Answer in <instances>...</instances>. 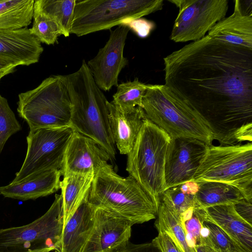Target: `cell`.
I'll use <instances>...</instances> for the list:
<instances>
[{
    "label": "cell",
    "instance_id": "6da1fadb",
    "mask_svg": "<svg viewBox=\"0 0 252 252\" xmlns=\"http://www.w3.org/2000/svg\"><path fill=\"white\" fill-rule=\"evenodd\" d=\"M165 85L201 115L221 145L252 140V49L207 34L163 58Z\"/></svg>",
    "mask_w": 252,
    "mask_h": 252
},
{
    "label": "cell",
    "instance_id": "7a4b0ae2",
    "mask_svg": "<svg viewBox=\"0 0 252 252\" xmlns=\"http://www.w3.org/2000/svg\"><path fill=\"white\" fill-rule=\"evenodd\" d=\"M71 102L70 127L95 141L110 159L116 155L109 120L108 100L83 60L75 72L63 75Z\"/></svg>",
    "mask_w": 252,
    "mask_h": 252
},
{
    "label": "cell",
    "instance_id": "3957f363",
    "mask_svg": "<svg viewBox=\"0 0 252 252\" xmlns=\"http://www.w3.org/2000/svg\"><path fill=\"white\" fill-rule=\"evenodd\" d=\"M94 208L121 217L133 225L157 218L158 206L131 176L118 175L113 166L104 164L94 175L87 198Z\"/></svg>",
    "mask_w": 252,
    "mask_h": 252
},
{
    "label": "cell",
    "instance_id": "277c9868",
    "mask_svg": "<svg viewBox=\"0 0 252 252\" xmlns=\"http://www.w3.org/2000/svg\"><path fill=\"white\" fill-rule=\"evenodd\" d=\"M142 108L147 118L171 139L190 138L212 144V132L201 115L165 85L147 84Z\"/></svg>",
    "mask_w": 252,
    "mask_h": 252
},
{
    "label": "cell",
    "instance_id": "5b68a950",
    "mask_svg": "<svg viewBox=\"0 0 252 252\" xmlns=\"http://www.w3.org/2000/svg\"><path fill=\"white\" fill-rule=\"evenodd\" d=\"M171 138L147 118L131 150L126 170L158 206L165 190V166Z\"/></svg>",
    "mask_w": 252,
    "mask_h": 252
},
{
    "label": "cell",
    "instance_id": "8992f818",
    "mask_svg": "<svg viewBox=\"0 0 252 252\" xmlns=\"http://www.w3.org/2000/svg\"><path fill=\"white\" fill-rule=\"evenodd\" d=\"M163 0H76L70 34L82 36L160 10Z\"/></svg>",
    "mask_w": 252,
    "mask_h": 252
},
{
    "label": "cell",
    "instance_id": "52a82bcc",
    "mask_svg": "<svg viewBox=\"0 0 252 252\" xmlns=\"http://www.w3.org/2000/svg\"><path fill=\"white\" fill-rule=\"evenodd\" d=\"M17 112L30 130L70 127L71 102L63 75H52L18 94Z\"/></svg>",
    "mask_w": 252,
    "mask_h": 252
},
{
    "label": "cell",
    "instance_id": "ba28073f",
    "mask_svg": "<svg viewBox=\"0 0 252 252\" xmlns=\"http://www.w3.org/2000/svg\"><path fill=\"white\" fill-rule=\"evenodd\" d=\"M195 182L209 181L231 185L252 202V144L208 145L193 176Z\"/></svg>",
    "mask_w": 252,
    "mask_h": 252
},
{
    "label": "cell",
    "instance_id": "9c48e42d",
    "mask_svg": "<svg viewBox=\"0 0 252 252\" xmlns=\"http://www.w3.org/2000/svg\"><path fill=\"white\" fill-rule=\"evenodd\" d=\"M63 225L62 198L56 194L48 211L28 224L0 229V252H50L60 244Z\"/></svg>",
    "mask_w": 252,
    "mask_h": 252
},
{
    "label": "cell",
    "instance_id": "30bf717a",
    "mask_svg": "<svg viewBox=\"0 0 252 252\" xmlns=\"http://www.w3.org/2000/svg\"><path fill=\"white\" fill-rule=\"evenodd\" d=\"M73 132L70 127L30 130L25 160L10 183H18L49 170H60Z\"/></svg>",
    "mask_w": 252,
    "mask_h": 252
},
{
    "label": "cell",
    "instance_id": "8fae6325",
    "mask_svg": "<svg viewBox=\"0 0 252 252\" xmlns=\"http://www.w3.org/2000/svg\"><path fill=\"white\" fill-rule=\"evenodd\" d=\"M178 8L170 36L175 42L198 40L225 17L227 0H169Z\"/></svg>",
    "mask_w": 252,
    "mask_h": 252
},
{
    "label": "cell",
    "instance_id": "7c38bea8",
    "mask_svg": "<svg viewBox=\"0 0 252 252\" xmlns=\"http://www.w3.org/2000/svg\"><path fill=\"white\" fill-rule=\"evenodd\" d=\"M129 31V28L124 25L111 31L105 45L87 63L95 84L101 91H109L118 85L119 74L128 63L124 57V50Z\"/></svg>",
    "mask_w": 252,
    "mask_h": 252
},
{
    "label": "cell",
    "instance_id": "4fadbf2b",
    "mask_svg": "<svg viewBox=\"0 0 252 252\" xmlns=\"http://www.w3.org/2000/svg\"><path fill=\"white\" fill-rule=\"evenodd\" d=\"M207 145L194 138L171 139L165 166V190L192 181Z\"/></svg>",
    "mask_w": 252,
    "mask_h": 252
},
{
    "label": "cell",
    "instance_id": "5bb4252c",
    "mask_svg": "<svg viewBox=\"0 0 252 252\" xmlns=\"http://www.w3.org/2000/svg\"><path fill=\"white\" fill-rule=\"evenodd\" d=\"M131 222L100 208H95L94 226L83 252H119L129 242Z\"/></svg>",
    "mask_w": 252,
    "mask_h": 252
},
{
    "label": "cell",
    "instance_id": "9a60e30c",
    "mask_svg": "<svg viewBox=\"0 0 252 252\" xmlns=\"http://www.w3.org/2000/svg\"><path fill=\"white\" fill-rule=\"evenodd\" d=\"M109 159L108 154L95 141L74 131L64 153L62 176L89 172L95 175Z\"/></svg>",
    "mask_w": 252,
    "mask_h": 252
},
{
    "label": "cell",
    "instance_id": "2e32d148",
    "mask_svg": "<svg viewBox=\"0 0 252 252\" xmlns=\"http://www.w3.org/2000/svg\"><path fill=\"white\" fill-rule=\"evenodd\" d=\"M28 28L0 30V61L18 65L37 63L43 51Z\"/></svg>",
    "mask_w": 252,
    "mask_h": 252
},
{
    "label": "cell",
    "instance_id": "e0dca14e",
    "mask_svg": "<svg viewBox=\"0 0 252 252\" xmlns=\"http://www.w3.org/2000/svg\"><path fill=\"white\" fill-rule=\"evenodd\" d=\"M112 138L120 154L127 155L136 142L141 127L147 119L143 108L137 106L123 111L112 102L107 103Z\"/></svg>",
    "mask_w": 252,
    "mask_h": 252
},
{
    "label": "cell",
    "instance_id": "ac0fdd59",
    "mask_svg": "<svg viewBox=\"0 0 252 252\" xmlns=\"http://www.w3.org/2000/svg\"><path fill=\"white\" fill-rule=\"evenodd\" d=\"M88 196L63 226L60 246L55 252H83L94 228L95 209L89 203Z\"/></svg>",
    "mask_w": 252,
    "mask_h": 252
},
{
    "label": "cell",
    "instance_id": "d6986e66",
    "mask_svg": "<svg viewBox=\"0 0 252 252\" xmlns=\"http://www.w3.org/2000/svg\"><path fill=\"white\" fill-rule=\"evenodd\" d=\"M204 219L221 228L248 252H252V225L236 212L234 205L202 208Z\"/></svg>",
    "mask_w": 252,
    "mask_h": 252
},
{
    "label": "cell",
    "instance_id": "ffe728a7",
    "mask_svg": "<svg viewBox=\"0 0 252 252\" xmlns=\"http://www.w3.org/2000/svg\"><path fill=\"white\" fill-rule=\"evenodd\" d=\"M60 170L53 169L31 179L0 187V194L22 201L35 200L51 194L60 189Z\"/></svg>",
    "mask_w": 252,
    "mask_h": 252
},
{
    "label": "cell",
    "instance_id": "44dd1931",
    "mask_svg": "<svg viewBox=\"0 0 252 252\" xmlns=\"http://www.w3.org/2000/svg\"><path fill=\"white\" fill-rule=\"evenodd\" d=\"M207 34L223 42L252 49V15H242L234 4L233 13L217 23Z\"/></svg>",
    "mask_w": 252,
    "mask_h": 252
},
{
    "label": "cell",
    "instance_id": "7402d4cb",
    "mask_svg": "<svg viewBox=\"0 0 252 252\" xmlns=\"http://www.w3.org/2000/svg\"><path fill=\"white\" fill-rule=\"evenodd\" d=\"M94 174L70 173L63 176L61 182L63 225L88 195Z\"/></svg>",
    "mask_w": 252,
    "mask_h": 252
},
{
    "label": "cell",
    "instance_id": "603a6c76",
    "mask_svg": "<svg viewBox=\"0 0 252 252\" xmlns=\"http://www.w3.org/2000/svg\"><path fill=\"white\" fill-rule=\"evenodd\" d=\"M197 182L199 189L195 198L201 208L235 205L244 199L239 189L231 185L217 182Z\"/></svg>",
    "mask_w": 252,
    "mask_h": 252
},
{
    "label": "cell",
    "instance_id": "cb8c5ba5",
    "mask_svg": "<svg viewBox=\"0 0 252 252\" xmlns=\"http://www.w3.org/2000/svg\"><path fill=\"white\" fill-rule=\"evenodd\" d=\"M34 0H0V30L27 28L33 17Z\"/></svg>",
    "mask_w": 252,
    "mask_h": 252
},
{
    "label": "cell",
    "instance_id": "d4e9b609",
    "mask_svg": "<svg viewBox=\"0 0 252 252\" xmlns=\"http://www.w3.org/2000/svg\"><path fill=\"white\" fill-rule=\"evenodd\" d=\"M155 225L158 232L166 234L180 252H196L188 244L181 220L160 200Z\"/></svg>",
    "mask_w": 252,
    "mask_h": 252
},
{
    "label": "cell",
    "instance_id": "484cf974",
    "mask_svg": "<svg viewBox=\"0 0 252 252\" xmlns=\"http://www.w3.org/2000/svg\"><path fill=\"white\" fill-rule=\"evenodd\" d=\"M201 245L208 246L216 252H248L218 226L205 220Z\"/></svg>",
    "mask_w": 252,
    "mask_h": 252
},
{
    "label": "cell",
    "instance_id": "4316f807",
    "mask_svg": "<svg viewBox=\"0 0 252 252\" xmlns=\"http://www.w3.org/2000/svg\"><path fill=\"white\" fill-rule=\"evenodd\" d=\"M146 89L147 84L137 78L123 82L117 86V91L111 102L123 111L130 110L137 106L142 107V99Z\"/></svg>",
    "mask_w": 252,
    "mask_h": 252
},
{
    "label": "cell",
    "instance_id": "83f0119b",
    "mask_svg": "<svg viewBox=\"0 0 252 252\" xmlns=\"http://www.w3.org/2000/svg\"><path fill=\"white\" fill-rule=\"evenodd\" d=\"M40 8L53 19L63 32V35L70 34V27L76 0H35Z\"/></svg>",
    "mask_w": 252,
    "mask_h": 252
},
{
    "label": "cell",
    "instance_id": "f1b7e54d",
    "mask_svg": "<svg viewBox=\"0 0 252 252\" xmlns=\"http://www.w3.org/2000/svg\"><path fill=\"white\" fill-rule=\"evenodd\" d=\"M32 19V26L29 29L30 32L41 43L54 44L58 37L63 35L62 31L57 23L42 11L35 0Z\"/></svg>",
    "mask_w": 252,
    "mask_h": 252
},
{
    "label": "cell",
    "instance_id": "f546056e",
    "mask_svg": "<svg viewBox=\"0 0 252 252\" xmlns=\"http://www.w3.org/2000/svg\"><path fill=\"white\" fill-rule=\"evenodd\" d=\"M202 210V208L196 203L194 207L186 211L181 218L188 244L194 250L196 247L201 245L202 231L204 220Z\"/></svg>",
    "mask_w": 252,
    "mask_h": 252
},
{
    "label": "cell",
    "instance_id": "4dcf8cb0",
    "mask_svg": "<svg viewBox=\"0 0 252 252\" xmlns=\"http://www.w3.org/2000/svg\"><path fill=\"white\" fill-rule=\"evenodd\" d=\"M195 196L183 192L178 186H176L166 189L162 193L160 200L165 204L181 220L183 214L196 204Z\"/></svg>",
    "mask_w": 252,
    "mask_h": 252
},
{
    "label": "cell",
    "instance_id": "1f68e13d",
    "mask_svg": "<svg viewBox=\"0 0 252 252\" xmlns=\"http://www.w3.org/2000/svg\"><path fill=\"white\" fill-rule=\"evenodd\" d=\"M21 128L7 99L0 94V155L9 138Z\"/></svg>",
    "mask_w": 252,
    "mask_h": 252
},
{
    "label": "cell",
    "instance_id": "d6a6232c",
    "mask_svg": "<svg viewBox=\"0 0 252 252\" xmlns=\"http://www.w3.org/2000/svg\"><path fill=\"white\" fill-rule=\"evenodd\" d=\"M126 26L142 38L148 36L155 27V23L152 21L141 18L130 21Z\"/></svg>",
    "mask_w": 252,
    "mask_h": 252
},
{
    "label": "cell",
    "instance_id": "836d02e7",
    "mask_svg": "<svg viewBox=\"0 0 252 252\" xmlns=\"http://www.w3.org/2000/svg\"><path fill=\"white\" fill-rule=\"evenodd\" d=\"M158 232V235L152 242L158 247L161 252H180L166 234Z\"/></svg>",
    "mask_w": 252,
    "mask_h": 252
},
{
    "label": "cell",
    "instance_id": "e575fe53",
    "mask_svg": "<svg viewBox=\"0 0 252 252\" xmlns=\"http://www.w3.org/2000/svg\"><path fill=\"white\" fill-rule=\"evenodd\" d=\"M119 252H161L157 246L152 242L140 244L129 242L125 248Z\"/></svg>",
    "mask_w": 252,
    "mask_h": 252
},
{
    "label": "cell",
    "instance_id": "d590c367",
    "mask_svg": "<svg viewBox=\"0 0 252 252\" xmlns=\"http://www.w3.org/2000/svg\"><path fill=\"white\" fill-rule=\"evenodd\" d=\"M252 202L244 199L234 205L238 214L247 222L252 224Z\"/></svg>",
    "mask_w": 252,
    "mask_h": 252
},
{
    "label": "cell",
    "instance_id": "8d00e7d4",
    "mask_svg": "<svg viewBox=\"0 0 252 252\" xmlns=\"http://www.w3.org/2000/svg\"><path fill=\"white\" fill-rule=\"evenodd\" d=\"M234 2L242 15H252V0H235Z\"/></svg>",
    "mask_w": 252,
    "mask_h": 252
},
{
    "label": "cell",
    "instance_id": "74e56055",
    "mask_svg": "<svg viewBox=\"0 0 252 252\" xmlns=\"http://www.w3.org/2000/svg\"><path fill=\"white\" fill-rule=\"evenodd\" d=\"M177 186L183 192L193 195H196L199 189L198 183L193 181L186 182Z\"/></svg>",
    "mask_w": 252,
    "mask_h": 252
},
{
    "label": "cell",
    "instance_id": "f35d334b",
    "mask_svg": "<svg viewBox=\"0 0 252 252\" xmlns=\"http://www.w3.org/2000/svg\"><path fill=\"white\" fill-rule=\"evenodd\" d=\"M16 65L0 61V80L4 76L12 73Z\"/></svg>",
    "mask_w": 252,
    "mask_h": 252
},
{
    "label": "cell",
    "instance_id": "ab89813d",
    "mask_svg": "<svg viewBox=\"0 0 252 252\" xmlns=\"http://www.w3.org/2000/svg\"><path fill=\"white\" fill-rule=\"evenodd\" d=\"M196 252H216L210 247L201 245L195 247Z\"/></svg>",
    "mask_w": 252,
    "mask_h": 252
}]
</instances>
